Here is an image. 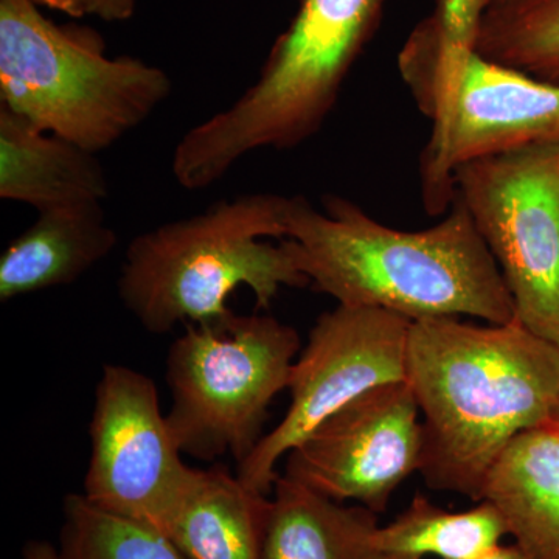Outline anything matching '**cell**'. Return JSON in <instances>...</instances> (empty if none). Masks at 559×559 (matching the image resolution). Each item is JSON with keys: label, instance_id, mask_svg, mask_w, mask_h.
Masks as SVG:
<instances>
[{"label": "cell", "instance_id": "cell-23", "mask_svg": "<svg viewBox=\"0 0 559 559\" xmlns=\"http://www.w3.org/2000/svg\"><path fill=\"white\" fill-rule=\"evenodd\" d=\"M477 559H528L527 555L524 554L520 549V546H516V544H507V546H503V544H500V546L496 547V549H492L491 551H488V554H485L484 557L477 558Z\"/></svg>", "mask_w": 559, "mask_h": 559}, {"label": "cell", "instance_id": "cell-1", "mask_svg": "<svg viewBox=\"0 0 559 559\" xmlns=\"http://www.w3.org/2000/svg\"><path fill=\"white\" fill-rule=\"evenodd\" d=\"M406 381L423 415V479L480 502L511 441L549 425L559 399V345L518 319L503 325L415 320Z\"/></svg>", "mask_w": 559, "mask_h": 559}, {"label": "cell", "instance_id": "cell-3", "mask_svg": "<svg viewBox=\"0 0 559 559\" xmlns=\"http://www.w3.org/2000/svg\"><path fill=\"white\" fill-rule=\"evenodd\" d=\"M290 197L248 193L160 224L128 245L117 289L132 318L153 334L230 311L240 288L271 310L282 288H310L283 238Z\"/></svg>", "mask_w": 559, "mask_h": 559}, {"label": "cell", "instance_id": "cell-25", "mask_svg": "<svg viewBox=\"0 0 559 559\" xmlns=\"http://www.w3.org/2000/svg\"><path fill=\"white\" fill-rule=\"evenodd\" d=\"M492 2H496V0H487V7L491 5Z\"/></svg>", "mask_w": 559, "mask_h": 559}, {"label": "cell", "instance_id": "cell-16", "mask_svg": "<svg viewBox=\"0 0 559 559\" xmlns=\"http://www.w3.org/2000/svg\"><path fill=\"white\" fill-rule=\"evenodd\" d=\"M270 496L226 466L198 469L167 536L187 559H263Z\"/></svg>", "mask_w": 559, "mask_h": 559}, {"label": "cell", "instance_id": "cell-7", "mask_svg": "<svg viewBox=\"0 0 559 559\" xmlns=\"http://www.w3.org/2000/svg\"><path fill=\"white\" fill-rule=\"evenodd\" d=\"M454 189L502 272L516 319L559 345V143L468 162L455 170Z\"/></svg>", "mask_w": 559, "mask_h": 559}, {"label": "cell", "instance_id": "cell-12", "mask_svg": "<svg viewBox=\"0 0 559 559\" xmlns=\"http://www.w3.org/2000/svg\"><path fill=\"white\" fill-rule=\"evenodd\" d=\"M109 182L97 154L39 130L0 106V198L43 212L103 204Z\"/></svg>", "mask_w": 559, "mask_h": 559}, {"label": "cell", "instance_id": "cell-19", "mask_svg": "<svg viewBox=\"0 0 559 559\" xmlns=\"http://www.w3.org/2000/svg\"><path fill=\"white\" fill-rule=\"evenodd\" d=\"M60 559H187L159 530L92 506L83 495L62 503Z\"/></svg>", "mask_w": 559, "mask_h": 559}, {"label": "cell", "instance_id": "cell-14", "mask_svg": "<svg viewBox=\"0 0 559 559\" xmlns=\"http://www.w3.org/2000/svg\"><path fill=\"white\" fill-rule=\"evenodd\" d=\"M378 514L347 507L285 474L270 496L263 559H411L382 550Z\"/></svg>", "mask_w": 559, "mask_h": 559}, {"label": "cell", "instance_id": "cell-20", "mask_svg": "<svg viewBox=\"0 0 559 559\" xmlns=\"http://www.w3.org/2000/svg\"><path fill=\"white\" fill-rule=\"evenodd\" d=\"M487 0H437V9L417 25L430 64L439 72L459 73L474 50Z\"/></svg>", "mask_w": 559, "mask_h": 559}, {"label": "cell", "instance_id": "cell-2", "mask_svg": "<svg viewBox=\"0 0 559 559\" xmlns=\"http://www.w3.org/2000/svg\"><path fill=\"white\" fill-rule=\"evenodd\" d=\"M429 229H392L347 198L318 210L290 197L286 237L316 293L345 307L380 308L412 320L469 316L492 325L516 319L513 297L468 210L454 197Z\"/></svg>", "mask_w": 559, "mask_h": 559}, {"label": "cell", "instance_id": "cell-6", "mask_svg": "<svg viewBox=\"0 0 559 559\" xmlns=\"http://www.w3.org/2000/svg\"><path fill=\"white\" fill-rule=\"evenodd\" d=\"M300 349L297 330L270 314L230 310L189 323L165 362L168 426L180 452L204 462L231 455L237 465L248 459Z\"/></svg>", "mask_w": 559, "mask_h": 559}, {"label": "cell", "instance_id": "cell-8", "mask_svg": "<svg viewBox=\"0 0 559 559\" xmlns=\"http://www.w3.org/2000/svg\"><path fill=\"white\" fill-rule=\"evenodd\" d=\"M411 323L380 308L337 305L323 312L290 369L285 417L238 463V479L270 496L280 460L312 430L369 390L406 380Z\"/></svg>", "mask_w": 559, "mask_h": 559}, {"label": "cell", "instance_id": "cell-9", "mask_svg": "<svg viewBox=\"0 0 559 559\" xmlns=\"http://www.w3.org/2000/svg\"><path fill=\"white\" fill-rule=\"evenodd\" d=\"M90 436L84 498L167 535L198 469L183 462L153 380L106 364L95 388Z\"/></svg>", "mask_w": 559, "mask_h": 559}, {"label": "cell", "instance_id": "cell-10", "mask_svg": "<svg viewBox=\"0 0 559 559\" xmlns=\"http://www.w3.org/2000/svg\"><path fill=\"white\" fill-rule=\"evenodd\" d=\"M559 143V84L469 55L443 112L432 121L419 160L426 212L454 201V173L468 162L525 146Z\"/></svg>", "mask_w": 559, "mask_h": 559}, {"label": "cell", "instance_id": "cell-22", "mask_svg": "<svg viewBox=\"0 0 559 559\" xmlns=\"http://www.w3.org/2000/svg\"><path fill=\"white\" fill-rule=\"evenodd\" d=\"M22 559H60V555L47 540H31L22 549Z\"/></svg>", "mask_w": 559, "mask_h": 559}, {"label": "cell", "instance_id": "cell-24", "mask_svg": "<svg viewBox=\"0 0 559 559\" xmlns=\"http://www.w3.org/2000/svg\"><path fill=\"white\" fill-rule=\"evenodd\" d=\"M547 426H550L551 429L558 430L559 432V399L557 406H555L554 412H551L550 421Z\"/></svg>", "mask_w": 559, "mask_h": 559}, {"label": "cell", "instance_id": "cell-4", "mask_svg": "<svg viewBox=\"0 0 559 559\" xmlns=\"http://www.w3.org/2000/svg\"><path fill=\"white\" fill-rule=\"evenodd\" d=\"M384 5L385 0H300L255 83L179 140L171 171L180 189H209L250 153L297 148L318 134Z\"/></svg>", "mask_w": 559, "mask_h": 559}, {"label": "cell", "instance_id": "cell-18", "mask_svg": "<svg viewBox=\"0 0 559 559\" xmlns=\"http://www.w3.org/2000/svg\"><path fill=\"white\" fill-rule=\"evenodd\" d=\"M474 50L559 84V0H496L481 16Z\"/></svg>", "mask_w": 559, "mask_h": 559}, {"label": "cell", "instance_id": "cell-17", "mask_svg": "<svg viewBox=\"0 0 559 559\" xmlns=\"http://www.w3.org/2000/svg\"><path fill=\"white\" fill-rule=\"evenodd\" d=\"M503 536H509L506 521L489 500L454 513L415 495L403 513L378 528L377 540L403 558L477 559L500 546Z\"/></svg>", "mask_w": 559, "mask_h": 559}, {"label": "cell", "instance_id": "cell-13", "mask_svg": "<svg viewBox=\"0 0 559 559\" xmlns=\"http://www.w3.org/2000/svg\"><path fill=\"white\" fill-rule=\"evenodd\" d=\"M117 241L103 204L38 212L0 257V301L72 285L109 257Z\"/></svg>", "mask_w": 559, "mask_h": 559}, {"label": "cell", "instance_id": "cell-15", "mask_svg": "<svg viewBox=\"0 0 559 559\" xmlns=\"http://www.w3.org/2000/svg\"><path fill=\"white\" fill-rule=\"evenodd\" d=\"M509 536L528 559H559V432L550 426L511 441L485 484Z\"/></svg>", "mask_w": 559, "mask_h": 559}, {"label": "cell", "instance_id": "cell-21", "mask_svg": "<svg viewBox=\"0 0 559 559\" xmlns=\"http://www.w3.org/2000/svg\"><path fill=\"white\" fill-rule=\"evenodd\" d=\"M39 7L61 11L72 17L95 16L108 22L128 21L138 0H35Z\"/></svg>", "mask_w": 559, "mask_h": 559}, {"label": "cell", "instance_id": "cell-5", "mask_svg": "<svg viewBox=\"0 0 559 559\" xmlns=\"http://www.w3.org/2000/svg\"><path fill=\"white\" fill-rule=\"evenodd\" d=\"M164 69L110 58L87 28L62 27L35 0H0V106L98 154L170 98Z\"/></svg>", "mask_w": 559, "mask_h": 559}, {"label": "cell", "instance_id": "cell-11", "mask_svg": "<svg viewBox=\"0 0 559 559\" xmlns=\"http://www.w3.org/2000/svg\"><path fill=\"white\" fill-rule=\"evenodd\" d=\"M409 382L378 385L342 407L286 455L285 476L380 514L423 462V423Z\"/></svg>", "mask_w": 559, "mask_h": 559}]
</instances>
